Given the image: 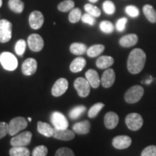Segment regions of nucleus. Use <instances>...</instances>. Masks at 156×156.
<instances>
[{
    "instance_id": "obj_1",
    "label": "nucleus",
    "mask_w": 156,
    "mask_h": 156,
    "mask_svg": "<svg viewBox=\"0 0 156 156\" xmlns=\"http://www.w3.org/2000/svg\"><path fill=\"white\" fill-rule=\"evenodd\" d=\"M146 54L141 48H134L130 52L127 59V69L131 74L136 75L144 69Z\"/></svg>"
},
{
    "instance_id": "obj_2",
    "label": "nucleus",
    "mask_w": 156,
    "mask_h": 156,
    "mask_svg": "<svg viewBox=\"0 0 156 156\" xmlns=\"http://www.w3.org/2000/svg\"><path fill=\"white\" fill-rule=\"evenodd\" d=\"M0 63L7 71H14L18 65V62L14 54L7 51L0 54Z\"/></svg>"
},
{
    "instance_id": "obj_3",
    "label": "nucleus",
    "mask_w": 156,
    "mask_h": 156,
    "mask_svg": "<svg viewBox=\"0 0 156 156\" xmlns=\"http://www.w3.org/2000/svg\"><path fill=\"white\" fill-rule=\"evenodd\" d=\"M144 88L140 85H134L128 89L124 95V100L128 103H135L142 98Z\"/></svg>"
},
{
    "instance_id": "obj_4",
    "label": "nucleus",
    "mask_w": 156,
    "mask_h": 156,
    "mask_svg": "<svg viewBox=\"0 0 156 156\" xmlns=\"http://www.w3.org/2000/svg\"><path fill=\"white\" fill-rule=\"evenodd\" d=\"M28 126V123L24 117L17 116L12 119L9 123V134L14 136L24 129Z\"/></svg>"
},
{
    "instance_id": "obj_5",
    "label": "nucleus",
    "mask_w": 156,
    "mask_h": 156,
    "mask_svg": "<svg viewBox=\"0 0 156 156\" xmlns=\"http://www.w3.org/2000/svg\"><path fill=\"white\" fill-rule=\"evenodd\" d=\"M12 25L5 19L0 20V42L7 43L12 38Z\"/></svg>"
},
{
    "instance_id": "obj_6",
    "label": "nucleus",
    "mask_w": 156,
    "mask_h": 156,
    "mask_svg": "<svg viewBox=\"0 0 156 156\" xmlns=\"http://www.w3.org/2000/svg\"><path fill=\"white\" fill-rule=\"evenodd\" d=\"M125 122L127 127L132 131H137L142 126L143 119L141 115L136 113L128 114L125 119Z\"/></svg>"
},
{
    "instance_id": "obj_7",
    "label": "nucleus",
    "mask_w": 156,
    "mask_h": 156,
    "mask_svg": "<svg viewBox=\"0 0 156 156\" xmlns=\"http://www.w3.org/2000/svg\"><path fill=\"white\" fill-rule=\"evenodd\" d=\"M74 86L77 90L79 96L85 98L90 92V85L87 80L86 78L78 77L74 82Z\"/></svg>"
},
{
    "instance_id": "obj_8",
    "label": "nucleus",
    "mask_w": 156,
    "mask_h": 156,
    "mask_svg": "<svg viewBox=\"0 0 156 156\" xmlns=\"http://www.w3.org/2000/svg\"><path fill=\"white\" fill-rule=\"evenodd\" d=\"M32 139V133L30 132H23L13 136L10 140V144L12 147H25L30 144Z\"/></svg>"
},
{
    "instance_id": "obj_9",
    "label": "nucleus",
    "mask_w": 156,
    "mask_h": 156,
    "mask_svg": "<svg viewBox=\"0 0 156 156\" xmlns=\"http://www.w3.org/2000/svg\"><path fill=\"white\" fill-rule=\"evenodd\" d=\"M51 122L54 128L58 129H68L69 123L64 115L58 112H54L51 115Z\"/></svg>"
},
{
    "instance_id": "obj_10",
    "label": "nucleus",
    "mask_w": 156,
    "mask_h": 156,
    "mask_svg": "<svg viewBox=\"0 0 156 156\" xmlns=\"http://www.w3.org/2000/svg\"><path fill=\"white\" fill-rule=\"evenodd\" d=\"M28 45L31 51L38 52L43 49L44 46V41L40 35L34 34H31L28 38Z\"/></svg>"
},
{
    "instance_id": "obj_11",
    "label": "nucleus",
    "mask_w": 156,
    "mask_h": 156,
    "mask_svg": "<svg viewBox=\"0 0 156 156\" xmlns=\"http://www.w3.org/2000/svg\"><path fill=\"white\" fill-rule=\"evenodd\" d=\"M69 86V83L65 78H59L56 83L54 84L51 88V94L55 97L61 96L67 91Z\"/></svg>"
},
{
    "instance_id": "obj_12",
    "label": "nucleus",
    "mask_w": 156,
    "mask_h": 156,
    "mask_svg": "<svg viewBox=\"0 0 156 156\" xmlns=\"http://www.w3.org/2000/svg\"><path fill=\"white\" fill-rule=\"evenodd\" d=\"M29 24L31 28L38 30L42 27L44 23V17L40 11H34L29 15Z\"/></svg>"
},
{
    "instance_id": "obj_13",
    "label": "nucleus",
    "mask_w": 156,
    "mask_h": 156,
    "mask_svg": "<svg viewBox=\"0 0 156 156\" xmlns=\"http://www.w3.org/2000/svg\"><path fill=\"white\" fill-rule=\"evenodd\" d=\"M36 60L34 58H28L25 60L22 65V73L24 75L30 76L34 75L37 70Z\"/></svg>"
},
{
    "instance_id": "obj_14",
    "label": "nucleus",
    "mask_w": 156,
    "mask_h": 156,
    "mask_svg": "<svg viewBox=\"0 0 156 156\" xmlns=\"http://www.w3.org/2000/svg\"><path fill=\"white\" fill-rule=\"evenodd\" d=\"M132 139L129 136L120 135L117 136L113 139L112 145L115 148L119 150H123L128 148L131 145Z\"/></svg>"
},
{
    "instance_id": "obj_15",
    "label": "nucleus",
    "mask_w": 156,
    "mask_h": 156,
    "mask_svg": "<svg viewBox=\"0 0 156 156\" xmlns=\"http://www.w3.org/2000/svg\"><path fill=\"white\" fill-rule=\"evenodd\" d=\"M116 75L114 69H108L103 73L101 79V83L102 84V86L105 88H108L114 85Z\"/></svg>"
},
{
    "instance_id": "obj_16",
    "label": "nucleus",
    "mask_w": 156,
    "mask_h": 156,
    "mask_svg": "<svg viewBox=\"0 0 156 156\" xmlns=\"http://www.w3.org/2000/svg\"><path fill=\"white\" fill-rule=\"evenodd\" d=\"M53 137L57 140H64V141H69L75 138V133L68 129H58L54 128Z\"/></svg>"
},
{
    "instance_id": "obj_17",
    "label": "nucleus",
    "mask_w": 156,
    "mask_h": 156,
    "mask_svg": "<svg viewBox=\"0 0 156 156\" xmlns=\"http://www.w3.org/2000/svg\"><path fill=\"white\" fill-rule=\"evenodd\" d=\"M85 78L93 88H98L101 85V79L95 69H88L85 73Z\"/></svg>"
},
{
    "instance_id": "obj_18",
    "label": "nucleus",
    "mask_w": 156,
    "mask_h": 156,
    "mask_svg": "<svg viewBox=\"0 0 156 156\" xmlns=\"http://www.w3.org/2000/svg\"><path fill=\"white\" fill-rule=\"evenodd\" d=\"M119 116L116 113L110 112H108L104 116V124L107 129H112L117 126L119 123Z\"/></svg>"
},
{
    "instance_id": "obj_19",
    "label": "nucleus",
    "mask_w": 156,
    "mask_h": 156,
    "mask_svg": "<svg viewBox=\"0 0 156 156\" xmlns=\"http://www.w3.org/2000/svg\"><path fill=\"white\" fill-rule=\"evenodd\" d=\"M138 37L136 34H128L120 38L119 44L122 47L129 48L136 45Z\"/></svg>"
},
{
    "instance_id": "obj_20",
    "label": "nucleus",
    "mask_w": 156,
    "mask_h": 156,
    "mask_svg": "<svg viewBox=\"0 0 156 156\" xmlns=\"http://www.w3.org/2000/svg\"><path fill=\"white\" fill-rule=\"evenodd\" d=\"M37 130L42 135L47 137L53 136L54 128L48 123L38 122L37 124Z\"/></svg>"
},
{
    "instance_id": "obj_21",
    "label": "nucleus",
    "mask_w": 156,
    "mask_h": 156,
    "mask_svg": "<svg viewBox=\"0 0 156 156\" xmlns=\"http://www.w3.org/2000/svg\"><path fill=\"white\" fill-rule=\"evenodd\" d=\"M73 131L79 134H86L89 133L90 129V124L88 121L85 120L77 122L73 125Z\"/></svg>"
},
{
    "instance_id": "obj_22",
    "label": "nucleus",
    "mask_w": 156,
    "mask_h": 156,
    "mask_svg": "<svg viewBox=\"0 0 156 156\" xmlns=\"http://www.w3.org/2000/svg\"><path fill=\"white\" fill-rule=\"evenodd\" d=\"M86 65V60L83 57H77L75 58L69 66L70 71L77 73L81 72Z\"/></svg>"
},
{
    "instance_id": "obj_23",
    "label": "nucleus",
    "mask_w": 156,
    "mask_h": 156,
    "mask_svg": "<svg viewBox=\"0 0 156 156\" xmlns=\"http://www.w3.org/2000/svg\"><path fill=\"white\" fill-rule=\"evenodd\" d=\"M114 62V58L109 56H100L96 61V66L99 69H108L113 65Z\"/></svg>"
},
{
    "instance_id": "obj_24",
    "label": "nucleus",
    "mask_w": 156,
    "mask_h": 156,
    "mask_svg": "<svg viewBox=\"0 0 156 156\" xmlns=\"http://www.w3.org/2000/svg\"><path fill=\"white\" fill-rule=\"evenodd\" d=\"M70 52L75 55H83L87 52V46L82 43H73L69 47Z\"/></svg>"
},
{
    "instance_id": "obj_25",
    "label": "nucleus",
    "mask_w": 156,
    "mask_h": 156,
    "mask_svg": "<svg viewBox=\"0 0 156 156\" xmlns=\"http://www.w3.org/2000/svg\"><path fill=\"white\" fill-rule=\"evenodd\" d=\"M143 12L148 20L152 23H156V11L151 5H145L143 7Z\"/></svg>"
},
{
    "instance_id": "obj_26",
    "label": "nucleus",
    "mask_w": 156,
    "mask_h": 156,
    "mask_svg": "<svg viewBox=\"0 0 156 156\" xmlns=\"http://www.w3.org/2000/svg\"><path fill=\"white\" fill-rule=\"evenodd\" d=\"M104 49L105 46L102 44L93 45V46L87 48L86 53L89 57H96V56L100 55L101 54H102Z\"/></svg>"
},
{
    "instance_id": "obj_27",
    "label": "nucleus",
    "mask_w": 156,
    "mask_h": 156,
    "mask_svg": "<svg viewBox=\"0 0 156 156\" xmlns=\"http://www.w3.org/2000/svg\"><path fill=\"white\" fill-rule=\"evenodd\" d=\"M9 155L10 156H30V152L25 147H12L9 150Z\"/></svg>"
},
{
    "instance_id": "obj_28",
    "label": "nucleus",
    "mask_w": 156,
    "mask_h": 156,
    "mask_svg": "<svg viewBox=\"0 0 156 156\" xmlns=\"http://www.w3.org/2000/svg\"><path fill=\"white\" fill-rule=\"evenodd\" d=\"M9 8L15 13H22L24 9V3L21 0H9Z\"/></svg>"
},
{
    "instance_id": "obj_29",
    "label": "nucleus",
    "mask_w": 156,
    "mask_h": 156,
    "mask_svg": "<svg viewBox=\"0 0 156 156\" xmlns=\"http://www.w3.org/2000/svg\"><path fill=\"white\" fill-rule=\"evenodd\" d=\"M74 7H75V2L73 1H72V0H65V1L62 2L58 4L57 9L60 12H69L74 9Z\"/></svg>"
},
{
    "instance_id": "obj_30",
    "label": "nucleus",
    "mask_w": 156,
    "mask_h": 156,
    "mask_svg": "<svg viewBox=\"0 0 156 156\" xmlns=\"http://www.w3.org/2000/svg\"><path fill=\"white\" fill-rule=\"evenodd\" d=\"M86 111V107L84 106H77L74 107V108L70 111L69 116L72 119H77Z\"/></svg>"
},
{
    "instance_id": "obj_31",
    "label": "nucleus",
    "mask_w": 156,
    "mask_h": 156,
    "mask_svg": "<svg viewBox=\"0 0 156 156\" xmlns=\"http://www.w3.org/2000/svg\"><path fill=\"white\" fill-rule=\"evenodd\" d=\"M82 17V12L79 8H74L70 11L69 15V20L72 23L79 22Z\"/></svg>"
},
{
    "instance_id": "obj_32",
    "label": "nucleus",
    "mask_w": 156,
    "mask_h": 156,
    "mask_svg": "<svg viewBox=\"0 0 156 156\" xmlns=\"http://www.w3.org/2000/svg\"><path fill=\"white\" fill-rule=\"evenodd\" d=\"M84 8H85V10L87 12V13H89L90 15H93L95 17H99L101 14V12L98 7H97L96 6L90 5V4H86Z\"/></svg>"
},
{
    "instance_id": "obj_33",
    "label": "nucleus",
    "mask_w": 156,
    "mask_h": 156,
    "mask_svg": "<svg viewBox=\"0 0 156 156\" xmlns=\"http://www.w3.org/2000/svg\"><path fill=\"white\" fill-rule=\"evenodd\" d=\"M104 103H98L93 105V106L90 108L88 112V116L90 118H95V116L98 114V113L101 112V109L104 107Z\"/></svg>"
},
{
    "instance_id": "obj_34",
    "label": "nucleus",
    "mask_w": 156,
    "mask_h": 156,
    "mask_svg": "<svg viewBox=\"0 0 156 156\" xmlns=\"http://www.w3.org/2000/svg\"><path fill=\"white\" fill-rule=\"evenodd\" d=\"M100 29L102 32L109 34H112L113 31H114V26L110 21L104 20L100 23Z\"/></svg>"
},
{
    "instance_id": "obj_35",
    "label": "nucleus",
    "mask_w": 156,
    "mask_h": 156,
    "mask_svg": "<svg viewBox=\"0 0 156 156\" xmlns=\"http://www.w3.org/2000/svg\"><path fill=\"white\" fill-rule=\"evenodd\" d=\"M25 48H26V42L23 39L17 41L15 46V50L16 54L18 56H23L25 53Z\"/></svg>"
},
{
    "instance_id": "obj_36",
    "label": "nucleus",
    "mask_w": 156,
    "mask_h": 156,
    "mask_svg": "<svg viewBox=\"0 0 156 156\" xmlns=\"http://www.w3.org/2000/svg\"><path fill=\"white\" fill-rule=\"evenodd\" d=\"M103 9L105 12L108 15H112L115 12L116 7L114 2H112L110 0H106L103 4Z\"/></svg>"
},
{
    "instance_id": "obj_37",
    "label": "nucleus",
    "mask_w": 156,
    "mask_h": 156,
    "mask_svg": "<svg viewBox=\"0 0 156 156\" xmlns=\"http://www.w3.org/2000/svg\"><path fill=\"white\" fill-rule=\"evenodd\" d=\"M47 154L48 148L44 145H39L34 149L32 156H46Z\"/></svg>"
},
{
    "instance_id": "obj_38",
    "label": "nucleus",
    "mask_w": 156,
    "mask_h": 156,
    "mask_svg": "<svg viewBox=\"0 0 156 156\" xmlns=\"http://www.w3.org/2000/svg\"><path fill=\"white\" fill-rule=\"evenodd\" d=\"M125 12L129 16L136 17L140 15V10L137 7L134 5H129L125 8Z\"/></svg>"
},
{
    "instance_id": "obj_39",
    "label": "nucleus",
    "mask_w": 156,
    "mask_h": 156,
    "mask_svg": "<svg viewBox=\"0 0 156 156\" xmlns=\"http://www.w3.org/2000/svg\"><path fill=\"white\" fill-rule=\"evenodd\" d=\"M55 156H75L74 152L68 147H61L56 152Z\"/></svg>"
},
{
    "instance_id": "obj_40",
    "label": "nucleus",
    "mask_w": 156,
    "mask_h": 156,
    "mask_svg": "<svg viewBox=\"0 0 156 156\" xmlns=\"http://www.w3.org/2000/svg\"><path fill=\"white\" fill-rule=\"evenodd\" d=\"M141 156H156V146H147L142 151Z\"/></svg>"
},
{
    "instance_id": "obj_41",
    "label": "nucleus",
    "mask_w": 156,
    "mask_h": 156,
    "mask_svg": "<svg viewBox=\"0 0 156 156\" xmlns=\"http://www.w3.org/2000/svg\"><path fill=\"white\" fill-rule=\"evenodd\" d=\"M7 134H9V124L4 122H0V140Z\"/></svg>"
},
{
    "instance_id": "obj_42",
    "label": "nucleus",
    "mask_w": 156,
    "mask_h": 156,
    "mask_svg": "<svg viewBox=\"0 0 156 156\" xmlns=\"http://www.w3.org/2000/svg\"><path fill=\"white\" fill-rule=\"evenodd\" d=\"M81 20L84 23H87V24L90 25H93L95 23V17L90 15L89 13H86V14L83 15L81 17Z\"/></svg>"
},
{
    "instance_id": "obj_43",
    "label": "nucleus",
    "mask_w": 156,
    "mask_h": 156,
    "mask_svg": "<svg viewBox=\"0 0 156 156\" xmlns=\"http://www.w3.org/2000/svg\"><path fill=\"white\" fill-rule=\"evenodd\" d=\"M126 23H127V19L126 17H122L117 21L116 28V30L119 31V32H122V31L124 30V29L126 28Z\"/></svg>"
},
{
    "instance_id": "obj_44",
    "label": "nucleus",
    "mask_w": 156,
    "mask_h": 156,
    "mask_svg": "<svg viewBox=\"0 0 156 156\" xmlns=\"http://www.w3.org/2000/svg\"><path fill=\"white\" fill-rule=\"evenodd\" d=\"M89 1L90 2H92V3H95V2H97L98 0H89Z\"/></svg>"
},
{
    "instance_id": "obj_45",
    "label": "nucleus",
    "mask_w": 156,
    "mask_h": 156,
    "mask_svg": "<svg viewBox=\"0 0 156 156\" xmlns=\"http://www.w3.org/2000/svg\"><path fill=\"white\" fill-rule=\"evenodd\" d=\"M2 6V0H0V7Z\"/></svg>"
},
{
    "instance_id": "obj_46",
    "label": "nucleus",
    "mask_w": 156,
    "mask_h": 156,
    "mask_svg": "<svg viewBox=\"0 0 156 156\" xmlns=\"http://www.w3.org/2000/svg\"><path fill=\"white\" fill-rule=\"evenodd\" d=\"M28 119L29 122H31V120H32V119H31V118H30V117H29V118H28Z\"/></svg>"
}]
</instances>
